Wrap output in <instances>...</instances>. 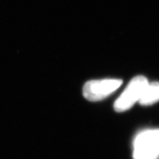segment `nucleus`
Listing matches in <instances>:
<instances>
[{
	"instance_id": "obj_2",
	"label": "nucleus",
	"mask_w": 159,
	"mask_h": 159,
	"mask_svg": "<svg viewBox=\"0 0 159 159\" xmlns=\"http://www.w3.org/2000/svg\"><path fill=\"white\" fill-rule=\"evenodd\" d=\"M148 80L144 76H136L129 83L122 94L115 101L114 108L116 112L128 111L135 103L139 102Z\"/></svg>"
},
{
	"instance_id": "obj_3",
	"label": "nucleus",
	"mask_w": 159,
	"mask_h": 159,
	"mask_svg": "<svg viewBox=\"0 0 159 159\" xmlns=\"http://www.w3.org/2000/svg\"><path fill=\"white\" fill-rule=\"evenodd\" d=\"M122 84V80L103 79L88 81L83 86V96L89 101H99L106 98Z\"/></svg>"
},
{
	"instance_id": "obj_1",
	"label": "nucleus",
	"mask_w": 159,
	"mask_h": 159,
	"mask_svg": "<svg viewBox=\"0 0 159 159\" xmlns=\"http://www.w3.org/2000/svg\"><path fill=\"white\" fill-rule=\"evenodd\" d=\"M134 159H159V129L141 131L133 142Z\"/></svg>"
},
{
	"instance_id": "obj_4",
	"label": "nucleus",
	"mask_w": 159,
	"mask_h": 159,
	"mask_svg": "<svg viewBox=\"0 0 159 159\" xmlns=\"http://www.w3.org/2000/svg\"><path fill=\"white\" fill-rule=\"evenodd\" d=\"M159 101V82L148 83L146 85L139 103L142 105H151Z\"/></svg>"
}]
</instances>
